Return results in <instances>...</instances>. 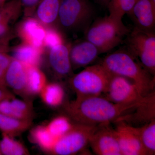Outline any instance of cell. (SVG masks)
Returning a JSON list of instances; mask_svg holds the SVG:
<instances>
[{
  "mask_svg": "<svg viewBox=\"0 0 155 155\" xmlns=\"http://www.w3.org/2000/svg\"><path fill=\"white\" fill-rule=\"evenodd\" d=\"M137 0H110L107 7L109 15L119 21L125 14H128Z\"/></svg>",
  "mask_w": 155,
  "mask_h": 155,
  "instance_id": "28",
  "label": "cell"
},
{
  "mask_svg": "<svg viewBox=\"0 0 155 155\" xmlns=\"http://www.w3.org/2000/svg\"><path fill=\"white\" fill-rule=\"evenodd\" d=\"M130 31L122 21L109 15L96 19L84 32L85 39L95 45L101 54L119 45Z\"/></svg>",
  "mask_w": 155,
  "mask_h": 155,
  "instance_id": "3",
  "label": "cell"
},
{
  "mask_svg": "<svg viewBox=\"0 0 155 155\" xmlns=\"http://www.w3.org/2000/svg\"><path fill=\"white\" fill-rule=\"evenodd\" d=\"M152 1L153 2V3L154 4H155V0H152Z\"/></svg>",
  "mask_w": 155,
  "mask_h": 155,
  "instance_id": "36",
  "label": "cell"
},
{
  "mask_svg": "<svg viewBox=\"0 0 155 155\" xmlns=\"http://www.w3.org/2000/svg\"><path fill=\"white\" fill-rule=\"evenodd\" d=\"M8 1V0H5V2H6V1Z\"/></svg>",
  "mask_w": 155,
  "mask_h": 155,
  "instance_id": "38",
  "label": "cell"
},
{
  "mask_svg": "<svg viewBox=\"0 0 155 155\" xmlns=\"http://www.w3.org/2000/svg\"><path fill=\"white\" fill-rule=\"evenodd\" d=\"M0 140V151L2 155H27L29 154L27 148L22 143L5 134H2Z\"/></svg>",
  "mask_w": 155,
  "mask_h": 155,
  "instance_id": "27",
  "label": "cell"
},
{
  "mask_svg": "<svg viewBox=\"0 0 155 155\" xmlns=\"http://www.w3.org/2000/svg\"><path fill=\"white\" fill-rule=\"evenodd\" d=\"M127 51L137 58L140 64L155 76V35L153 31H142L135 28L127 35Z\"/></svg>",
  "mask_w": 155,
  "mask_h": 155,
  "instance_id": "6",
  "label": "cell"
},
{
  "mask_svg": "<svg viewBox=\"0 0 155 155\" xmlns=\"http://www.w3.org/2000/svg\"><path fill=\"white\" fill-rule=\"evenodd\" d=\"M101 54L95 45L85 39L71 45L69 57L72 69L87 67Z\"/></svg>",
  "mask_w": 155,
  "mask_h": 155,
  "instance_id": "13",
  "label": "cell"
},
{
  "mask_svg": "<svg viewBox=\"0 0 155 155\" xmlns=\"http://www.w3.org/2000/svg\"><path fill=\"white\" fill-rule=\"evenodd\" d=\"M94 14V10L87 0H62L57 26L65 31H85Z\"/></svg>",
  "mask_w": 155,
  "mask_h": 155,
  "instance_id": "5",
  "label": "cell"
},
{
  "mask_svg": "<svg viewBox=\"0 0 155 155\" xmlns=\"http://www.w3.org/2000/svg\"><path fill=\"white\" fill-rule=\"evenodd\" d=\"M45 35L44 47L48 50L64 42L63 36L56 26L45 27Z\"/></svg>",
  "mask_w": 155,
  "mask_h": 155,
  "instance_id": "29",
  "label": "cell"
},
{
  "mask_svg": "<svg viewBox=\"0 0 155 155\" xmlns=\"http://www.w3.org/2000/svg\"><path fill=\"white\" fill-rule=\"evenodd\" d=\"M70 45L64 42L48 50L49 66L54 75L59 79L69 77L72 74V68L69 57Z\"/></svg>",
  "mask_w": 155,
  "mask_h": 155,
  "instance_id": "11",
  "label": "cell"
},
{
  "mask_svg": "<svg viewBox=\"0 0 155 155\" xmlns=\"http://www.w3.org/2000/svg\"><path fill=\"white\" fill-rule=\"evenodd\" d=\"M104 94L112 102L119 104H127L141 101L143 96L138 88L131 80L120 75H112Z\"/></svg>",
  "mask_w": 155,
  "mask_h": 155,
  "instance_id": "8",
  "label": "cell"
},
{
  "mask_svg": "<svg viewBox=\"0 0 155 155\" xmlns=\"http://www.w3.org/2000/svg\"><path fill=\"white\" fill-rule=\"evenodd\" d=\"M116 135L122 155H145L146 151L136 127L122 122H116Z\"/></svg>",
  "mask_w": 155,
  "mask_h": 155,
  "instance_id": "10",
  "label": "cell"
},
{
  "mask_svg": "<svg viewBox=\"0 0 155 155\" xmlns=\"http://www.w3.org/2000/svg\"><path fill=\"white\" fill-rule=\"evenodd\" d=\"M11 36L0 37V49L8 48L9 41Z\"/></svg>",
  "mask_w": 155,
  "mask_h": 155,
  "instance_id": "33",
  "label": "cell"
},
{
  "mask_svg": "<svg viewBox=\"0 0 155 155\" xmlns=\"http://www.w3.org/2000/svg\"><path fill=\"white\" fill-rule=\"evenodd\" d=\"M24 17H33L40 0H20Z\"/></svg>",
  "mask_w": 155,
  "mask_h": 155,
  "instance_id": "31",
  "label": "cell"
},
{
  "mask_svg": "<svg viewBox=\"0 0 155 155\" xmlns=\"http://www.w3.org/2000/svg\"><path fill=\"white\" fill-rule=\"evenodd\" d=\"M146 97L141 101L127 104H115L101 96L76 98L64 103L63 112L75 123L99 126L115 122L134 110Z\"/></svg>",
  "mask_w": 155,
  "mask_h": 155,
  "instance_id": "1",
  "label": "cell"
},
{
  "mask_svg": "<svg viewBox=\"0 0 155 155\" xmlns=\"http://www.w3.org/2000/svg\"><path fill=\"white\" fill-rule=\"evenodd\" d=\"M29 138L45 153H51L57 140L50 133L46 125H38L31 128Z\"/></svg>",
  "mask_w": 155,
  "mask_h": 155,
  "instance_id": "23",
  "label": "cell"
},
{
  "mask_svg": "<svg viewBox=\"0 0 155 155\" xmlns=\"http://www.w3.org/2000/svg\"><path fill=\"white\" fill-rule=\"evenodd\" d=\"M112 76L101 64H95L71 76L69 84L76 98L101 96L105 92Z\"/></svg>",
  "mask_w": 155,
  "mask_h": 155,
  "instance_id": "4",
  "label": "cell"
},
{
  "mask_svg": "<svg viewBox=\"0 0 155 155\" xmlns=\"http://www.w3.org/2000/svg\"><path fill=\"white\" fill-rule=\"evenodd\" d=\"M98 3L102 5L107 7L110 0H96Z\"/></svg>",
  "mask_w": 155,
  "mask_h": 155,
  "instance_id": "34",
  "label": "cell"
},
{
  "mask_svg": "<svg viewBox=\"0 0 155 155\" xmlns=\"http://www.w3.org/2000/svg\"><path fill=\"white\" fill-rule=\"evenodd\" d=\"M39 95L43 102L50 107H59L64 104L65 90L59 82H48Z\"/></svg>",
  "mask_w": 155,
  "mask_h": 155,
  "instance_id": "21",
  "label": "cell"
},
{
  "mask_svg": "<svg viewBox=\"0 0 155 155\" xmlns=\"http://www.w3.org/2000/svg\"><path fill=\"white\" fill-rule=\"evenodd\" d=\"M27 68L28 67L13 58L5 77L6 86L11 89L16 94L25 98V100H28L26 94Z\"/></svg>",
  "mask_w": 155,
  "mask_h": 155,
  "instance_id": "15",
  "label": "cell"
},
{
  "mask_svg": "<svg viewBox=\"0 0 155 155\" xmlns=\"http://www.w3.org/2000/svg\"><path fill=\"white\" fill-rule=\"evenodd\" d=\"M20 0H11L0 6V37L11 36V25L22 11Z\"/></svg>",
  "mask_w": 155,
  "mask_h": 155,
  "instance_id": "18",
  "label": "cell"
},
{
  "mask_svg": "<svg viewBox=\"0 0 155 155\" xmlns=\"http://www.w3.org/2000/svg\"><path fill=\"white\" fill-rule=\"evenodd\" d=\"M62 0H40L33 17L45 27L57 26Z\"/></svg>",
  "mask_w": 155,
  "mask_h": 155,
  "instance_id": "19",
  "label": "cell"
},
{
  "mask_svg": "<svg viewBox=\"0 0 155 155\" xmlns=\"http://www.w3.org/2000/svg\"><path fill=\"white\" fill-rule=\"evenodd\" d=\"M128 15L134 28L146 31H153L155 24V4L152 0H137Z\"/></svg>",
  "mask_w": 155,
  "mask_h": 155,
  "instance_id": "14",
  "label": "cell"
},
{
  "mask_svg": "<svg viewBox=\"0 0 155 155\" xmlns=\"http://www.w3.org/2000/svg\"><path fill=\"white\" fill-rule=\"evenodd\" d=\"M15 97L14 94L5 86L0 87V102L3 100L11 99Z\"/></svg>",
  "mask_w": 155,
  "mask_h": 155,
  "instance_id": "32",
  "label": "cell"
},
{
  "mask_svg": "<svg viewBox=\"0 0 155 155\" xmlns=\"http://www.w3.org/2000/svg\"><path fill=\"white\" fill-rule=\"evenodd\" d=\"M44 50L22 42L14 48L12 57L27 67H40Z\"/></svg>",
  "mask_w": 155,
  "mask_h": 155,
  "instance_id": "20",
  "label": "cell"
},
{
  "mask_svg": "<svg viewBox=\"0 0 155 155\" xmlns=\"http://www.w3.org/2000/svg\"><path fill=\"white\" fill-rule=\"evenodd\" d=\"M5 2V0H0V6L2 5Z\"/></svg>",
  "mask_w": 155,
  "mask_h": 155,
  "instance_id": "35",
  "label": "cell"
},
{
  "mask_svg": "<svg viewBox=\"0 0 155 155\" xmlns=\"http://www.w3.org/2000/svg\"><path fill=\"white\" fill-rule=\"evenodd\" d=\"M98 126L74 123L68 132L57 140L51 154L72 155L80 152L89 144L91 138Z\"/></svg>",
  "mask_w": 155,
  "mask_h": 155,
  "instance_id": "7",
  "label": "cell"
},
{
  "mask_svg": "<svg viewBox=\"0 0 155 155\" xmlns=\"http://www.w3.org/2000/svg\"><path fill=\"white\" fill-rule=\"evenodd\" d=\"M9 48L0 49V87L6 86L5 77L7 69L13 59L8 54Z\"/></svg>",
  "mask_w": 155,
  "mask_h": 155,
  "instance_id": "30",
  "label": "cell"
},
{
  "mask_svg": "<svg viewBox=\"0 0 155 155\" xmlns=\"http://www.w3.org/2000/svg\"><path fill=\"white\" fill-rule=\"evenodd\" d=\"M32 124V120H21L0 113V131L2 134L15 137L30 129Z\"/></svg>",
  "mask_w": 155,
  "mask_h": 155,
  "instance_id": "22",
  "label": "cell"
},
{
  "mask_svg": "<svg viewBox=\"0 0 155 155\" xmlns=\"http://www.w3.org/2000/svg\"><path fill=\"white\" fill-rule=\"evenodd\" d=\"M136 127L140 140L147 155L155 153V119Z\"/></svg>",
  "mask_w": 155,
  "mask_h": 155,
  "instance_id": "25",
  "label": "cell"
},
{
  "mask_svg": "<svg viewBox=\"0 0 155 155\" xmlns=\"http://www.w3.org/2000/svg\"><path fill=\"white\" fill-rule=\"evenodd\" d=\"M0 113L21 120H32L35 114L32 102L14 97L0 102Z\"/></svg>",
  "mask_w": 155,
  "mask_h": 155,
  "instance_id": "17",
  "label": "cell"
},
{
  "mask_svg": "<svg viewBox=\"0 0 155 155\" xmlns=\"http://www.w3.org/2000/svg\"><path fill=\"white\" fill-rule=\"evenodd\" d=\"M75 122L65 114L56 116L46 125L50 133L58 140L68 132Z\"/></svg>",
  "mask_w": 155,
  "mask_h": 155,
  "instance_id": "26",
  "label": "cell"
},
{
  "mask_svg": "<svg viewBox=\"0 0 155 155\" xmlns=\"http://www.w3.org/2000/svg\"><path fill=\"white\" fill-rule=\"evenodd\" d=\"M45 28L33 17H25L17 25L16 32L22 42L44 49Z\"/></svg>",
  "mask_w": 155,
  "mask_h": 155,
  "instance_id": "12",
  "label": "cell"
},
{
  "mask_svg": "<svg viewBox=\"0 0 155 155\" xmlns=\"http://www.w3.org/2000/svg\"><path fill=\"white\" fill-rule=\"evenodd\" d=\"M48 83L45 74L40 67H28L26 84V94L28 98L39 94Z\"/></svg>",
  "mask_w": 155,
  "mask_h": 155,
  "instance_id": "24",
  "label": "cell"
},
{
  "mask_svg": "<svg viewBox=\"0 0 155 155\" xmlns=\"http://www.w3.org/2000/svg\"><path fill=\"white\" fill-rule=\"evenodd\" d=\"M2 155V153H1V151H0V155Z\"/></svg>",
  "mask_w": 155,
  "mask_h": 155,
  "instance_id": "37",
  "label": "cell"
},
{
  "mask_svg": "<svg viewBox=\"0 0 155 155\" xmlns=\"http://www.w3.org/2000/svg\"><path fill=\"white\" fill-rule=\"evenodd\" d=\"M89 144L97 155H122L115 129L110 124L99 125Z\"/></svg>",
  "mask_w": 155,
  "mask_h": 155,
  "instance_id": "9",
  "label": "cell"
},
{
  "mask_svg": "<svg viewBox=\"0 0 155 155\" xmlns=\"http://www.w3.org/2000/svg\"><path fill=\"white\" fill-rule=\"evenodd\" d=\"M127 51H118L108 54L101 63L112 75H120L133 81L143 97L153 91L155 77L147 71Z\"/></svg>",
  "mask_w": 155,
  "mask_h": 155,
  "instance_id": "2",
  "label": "cell"
},
{
  "mask_svg": "<svg viewBox=\"0 0 155 155\" xmlns=\"http://www.w3.org/2000/svg\"><path fill=\"white\" fill-rule=\"evenodd\" d=\"M133 113L123 115L115 122H122L131 125L133 124L142 125L155 119V92L147 96L145 99L133 110Z\"/></svg>",
  "mask_w": 155,
  "mask_h": 155,
  "instance_id": "16",
  "label": "cell"
}]
</instances>
